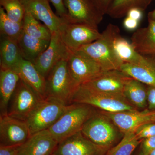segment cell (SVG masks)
Instances as JSON below:
<instances>
[{"instance_id": "obj_7", "label": "cell", "mask_w": 155, "mask_h": 155, "mask_svg": "<svg viewBox=\"0 0 155 155\" xmlns=\"http://www.w3.org/2000/svg\"><path fill=\"white\" fill-rule=\"evenodd\" d=\"M43 99L33 89L20 79L9 103L8 115L25 121Z\"/></svg>"}, {"instance_id": "obj_43", "label": "cell", "mask_w": 155, "mask_h": 155, "mask_svg": "<svg viewBox=\"0 0 155 155\" xmlns=\"http://www.w3.org/2000/svg\"><path fill=\"white\" fill-rule=\"evenodd\" d=\"M87 1H89V2H90V1H89V0H87ZM90 3H91V2H90Z\"/></svg>"}, {"instance_id": "obj_29", "label": "cell", "mask_w": 155, "mask_h": 155, "mask_svg": "<svg viewBox=\"0 0 155 155\" xmlns=\"http://www.w3.org/2000/svg\"><path fill=\"white\" fill-rule=\"evenodd\" d=\"M143 140L137 138L134 131L127 132L120 142L108 150L105 155H131Z\"/></svg>"}, {"instance_id": "obj_38", "label": "cell", "mask_w": 155, "mask_h": 155, "mask_svg": "<svg viewBox=\"0 0 155 155\" xmlns=\"http://www.w3.org/2000/svg\"><path fill=\"white\" fill-rule=\"evenodd\" d=\"M144 11L138 8L130 9L127 12L126 16L140 22L143 17Z\"/></svg>"}, {"instance_id": "obj_12", "label": "cell", "mask_w": 155, "mask_h": 155, "mask_svg": "<svg viewBox=\"0 0 155 155\" xmlns=\"http://www.w3.org/2000/svg\"><path fill=\"white\" fill-rule=\"evenodd\" d=\"M108 150L95 144L80 131L59 143L52 155H105Z\"/></svg>"}, {"instance_id": "obj_6", "label": "cell", "mask_w": 155, "mask_h": 155, "mask_svg": "<svg viewBox=\"0 0 155 155\" xmlns=\"http://www.w3.org/2000/svg\"><path fill=\"white\" fill-rule=\"evenodd\" d=\"M117 128L104 114L95 112L85 122L81 131L95 144L109 150L113 147L118 137Z\"/></svg>"}, {"instance_id": "obj_20", "label": "cell", "mask_w": 155, "mask_h": 155, "mask_svg": "<svg viewBox=\"0 0 155 155\" xmlns=\"http://www.w3.org/2000/svg\"><path fill=\"white\" fill-rule=\"evenodd\" d=\"M148 20L147 26L137 29L134 32L131 43L141 54L155 56V21Z\"/></svg>"}, {"instance_id": "obj_32", "label": "cell", "mask_w": 155, "mask_h": 155, "mask_svg": "<svg viewBox=\"0 0 155 155\" xmlns=\"http://www.w3.org/2000/svg\"><path fill=\"white\" fill-rule=\"evenodd\" d=\"M96 9L103 15L107 14L113 0H89Z\"/></svg>"}, {"instance_id": "obj_4", "label": "cell", "mask_w": 155, "mask_h": 155, "mask_svg": "<svg viewBox=\"0 0 155 155\" xmlns=\"http://www.w3.org/2000/svg\"><path fill=\"white\" fill-rule=\"evenodd\" d=\"M72 102L85 104L110 113L137 110L124 96L100 92L83 85L78 87Z\"/></svg>"}, {"instance_id": "obj_18", "label": "cell", "mask_w": 155, "mask_h": 155, "mask_svg": "<svg viewBox=\"0 0 155 155\" xmlns=\"http://www.w3.org/2000/svg\"><path fill=\"white\" fill-rule=\"evenodd\" d=\"M12 70L17 72L20 79L33 89L42 98H46L45 78L33 63L22 59Z\"/></svg>"}, {"instance_id": "obj_41", "label": "cell", "mask_w": 155, "mask_h": 155, "mask_svg": "<svg viewBox=\"0 0 155 155\" xmlns=\"http://www.w3.org/2000/svg\"><path fill=\"white\" fill-rule=\"evenodd\" d=\"M153 122H155V110L153 114Z\"/></svg>"}, {"instance_id": "obj_2", "label": "cell", "mask_w": 155, "mask_h": 155, "mask_svg": "<svg viewBox=\"0 0 155 155\" xmlns=\"http://www.w3.org/2000/svg\"><path fill=\"white\" fill-rule=\"evenodd\" d=\"M67 59L60 61L46 78V98L56 100L66 105L72 104L73 94L78 86L68 69Z\"/></svg>"}, {"instance_id": "obj_5", "label": "cell", "mask_w": 155, "mask_h": 155, "mask_svg": "<svg viewBox=\"0 0 155 155\" xmlns=\"http://www.w3.org/2000/svg\"><path fill=\"white\" fill-rule=\"evenodd\" d=\"M69 106L51 99L42 100L25 121L31 135L49 129L66 111Z\"/></svg>"}, {"instance_id": "obj_9", "label": "cell", "mask_w": 155, "mask_h": 155, "mask_svg": "<svg viewBox=\"0 0 155 155\" xmlns=\"http://www.w3.org/2000/svg\"><path fill=\"white\" fill-rule=\"evenodd\" d=\"M61 38L71 52L93 42L100 37L98 28L84 24L65 22L60 31Z\"/></svg>"}, {"instance_id": "obj_40", "label": "cell", "mask_w": 155, "mask_h": 155, "mask_svg": "<svg viewBox=\"0 0 155 155\" xmlns=\"http://www.w3.org/2000/svg\"><path fill=\"white\" fill-rule=\"evenodd\" d=\"M149 155H155V149L153 150L152 152L150 153Z\"/></svg>"}, {"instance_id": "obj_14", "label": "cell", "mask_w": 155, "mask_h": 155, "mask_svg": "<svg viewBox=\"0 0 155 155\" xmlns=\"http://www.w3.org/2000/svg\"><path fill=\"white\" fill-rule=\"evenodd\" d=\"M30 136V130L25 121L8 114L0 116L1 145H21Z\"/></svg>"}, {"instance_id": "obj_25", "label": "cell", "mask_w": 155, "mask_h": 155, "mask_svg": "<svg viewBox=\"0 0 155 155\" xmlns=\"http://www.w3.org/2000/svg\"><path fill=\"white\" fill-rule=\"evenodd\" d=\"M123 94L136 108L143 109L147 104V87L143 84L131 78L125 84Z\"/></svg>"}, {"instance_id": "obj_27", "label": "cell", "mask_w": 155, "mask_h": 155, "mask_svg": "<svg viewBox=\"0 0 155 155\" xmlns=\"http://www.w3.org/2000/svg\"><path fill=\"white\" fill-rule=\"evenodd\" d=\"M22 25L24 32L28 35L40 39L51 40L52 33L49 29L26 11Z\"/></svg>"}, {"instance_id": "obj_30", "label": "cell", "mask_w": 155, "mask_h": 155, "mask_svg": "<svg viewBox=\"0 0 155 155\" xmlns=\"http://www.w3.org/2000/svg\"><path fill=\"white\" fill-rule=\"evenodd\" d=\"M0 5L9 19L14 22H22L25 10L20 0H0Z\"/></svg>"}, {"instance_id": "obj_33", "label": "cell", "mask_w": 155, "mask_h": 155, "mask_svg": "<svg viewBox=\"0 0 155 155\" xmlns=\"http://www.w3.org/2000/svg\"><path fill=\"white\" fill-rule=\"evenodd\" d=\"M49 1L54 7L57 15L63 18L66 22L67 17V11L64 5V0H49Z\"/></svg>"}, {"instance_id": "obj_24", "label": "cell", "mask_w": 155, "mask_h": 155, "mask_svg": "<svg viewBox=\"0 0 155 155\" xmlns=\"http://www.w3.org/2000/svg\"><path fill=\"white\" fill-rule=\"evenodd\" d=\"M17 42L1 36L0 44L1 68L13 69L21 59Z\"/></svg>"}, {"instance_id": "obj_19", "label": "cell", "mask_w": 155, "mask_h": 155, "mask_svg": "<svg viewBox=\"0 0 155 155\" xmlns=\"http://www.w3.org/2000/svg\"><path fill=\"white\" fill-rule=\"evenodd\" d=\"M119 70L147 86L155 87V56H149L143 64L123 63Z\"/></svg>"}, {"instance_id": "obj_36", "label": "cell", "mask_w": 155, "mask_h": 155, "mask_svg": "<svg viewBox=\"0 0 155 155\" xmlns=\"http://www.w3.org/2000/svg\"><path fill=\"white\" fill-rule=\"evenodd\" d=\"M18 146H0V155H18Z\"/></svg>"}, {"instance_id": "obj_10", "label": "cell", "mask_w": 155, "mask_h": 155, "mask_svg": "<svg viewBox=\"0 0 155 155\" xmlns=\"http://www.w3.org/2000/svg\"><path fill=\"white\" fill-rule=\"evenodd\" d=\"M67 11L66 22L84 24L98 28L104 15L87 0H64Z\"/></svg>"}, {"instance_id": "obj_8", "label": "cell", "mask_w": 155, "mask_h": 155, "mask_svg": "<svg viewBox=\"0 0 155 155\" xmlns=\"http://www.w3.org/2000/svg\"><path fill=\"white\" fill-rule=\"evenodd\" d=\"M67 65L72 79L78 86L104 72L96 61L80 50L71 52L67 60Z\"/></svg>"}, {"instance_id": "obj_1", "label": "cell", "mask_w": 155, "mask_h": 155, "mask_svg": "<svg viewBox=\"0 0 155 155\" xmlns=\"http://www.w3.org/2000/svg\"><path fill=\"white\" fill-rule=\"evenodd\" d=\"M120 35L117 25L110 23L93 42L83 46L80 49L96 61L103 71L119 70L123 64L114 50V40Z\"/></svg>"}, {"instance_id": "obj_39", "label": "cell", "mask_w": 155, "mask_h": 155, "mask_svg": "<svg viewBox=\"0 0 155 155\" xmlns=\"http://www.w3.org/2000/svg\"><path fill=\"white\" fill-rule=\"evenodd\" d=\"M148 19L155 21V8L153 11H150L148 14Z\"/></svg>"}, {"instance_id": "obj_13", "label": "cell", "mask_w": 155, "mask_h": 155, "mask_svg": "<svg viewBox=\"0 0 155 155\" xmlns=\"http://www.w3.org/2000/svg\"><path fill=\"white\" fill-rule=\"evenodd\" d=\"M130 78L119 70L104 71L97 77L81 85L100 92L124 96V87Z\"/></svg>"}, {"instance_id": "obj_16", "label": "cell", "mask_w": 155, "mask_h": 155, "mask_svg": "<svg viewBox=\"0 0 155 155\" xmlns=\"http://www.w3.org/2000/svg\"><path fill=\"white\" fill-rule=\"evenodd\" d=\"M25 8L35 19L41 21L49 29L52 35L60 31L65 22L53 12L49 0H20Z\"/></svg>"}, {"instance_id": "obj_23", "label": "cell", "mask_w": 155, "mask_h": 155, "mask_svg": "<svg viewBox=\"0 0 155 155\" xmlns=\"http://www.w3.org/2000/svg\"><path fill=\"white\" fill-rule=\"evenodd\" d=\"M114 46L116 54L123 63L140 64L145 63L149 56H145L137 52L131 42L123 38L121 35L114 40Z\"/></svg>"}, {"instance_id": "obj_15", "label": "cell", "mask_w": 155, "mask_h": 155, "mask_svg": "<svg viewBox=\"0 0 155 155\" xmlns=\"http://www.w3.org/2000/svg\"><path fill=\"white\" fill-rule=\"evenodd\" d=\"M155 110H145L140 112L137 110L110 113L102 111L108 117L123 134L135 131L136 129L145 124L152 123Z\"/></svg>"}, {"instance_id": "obj_35", "label": "cell", "mask_w": 155, "mask_h": 155, "mask_svg": "<svg viewBox=\"0 0 155 155\" xmlns=\"http://www.w3.org/2000/svg\"><path fill=\"white\" fill-rule=\"evenodd\" d=\"M147 103L150 110H155V87L147 86Z\"/></svg>"}, {"instance_id": "obj_34", "label": "cell", "mask_w": 155, "mask_h": 155, "mask_svg": "<svg viewBox=\"0 0 155 155\" xmlns=\"http://www.w3.org/2000/svg\"><path fill=\"white\" fill-rule=\"evenodd\" d=\"M155 149V136L145 138L142 141V152L149 155Z\"/></svg>"}, {"instance_id": "obj_17", "label": "cell", "mask_w": 155, "mask_h": 155, "mask_svg": "<svg viewBox=\"0 0 155 155\" xmlns=\"http://www.w3.org/2000/svg\"><path fill=\"white\" fill-rule=\"evenodd\" d=\"M58 143L48 129L42 130L19 146L18 155H52Z\"/></svg>"}, {"instance_id": "obj_42", "label": "cell", "mask_w": 155, "mask_h": 155, "mask_svg": "<svg viewBox=\"0 0 155 155\" xmlns=\"http://www.w3.org/2000/svg\"><path fill=\"white\" fill-rule=\"evenodd\" d=\"M139 155H146L145 154H144V153H143L141 151V152L140 153V154Z\"/></svg>"}, {"instance_id": "obj_31", "label": "cell", "mask_w": 155, "mask_h": 155, "mask_svg": "<svg viewBox=\"0 0 155 155\" xmlns=\"http://www.w3.org/2000/svg\"><path fill=\"white\" fill-rule=\"evenodd\" d=\"M135 135L140 140L155 136V122L141 125L136 129Z\"/></svg>"}, {"instance_id": "obj_3", "label": "cell", "mask_w": 155, "mask_h": 155, "mask_svg": "<svg viewBox=\"0 0 155 155\" xmlns=\"http://www.w3.org/2000/svg\"><path fill=\"white\" fill-rule=\"evenodd\" d=\"M95 113L91 106L72 103L48 130L59 143L67 137L81 131L85 122Z\"/></svg>"}, {"instance_id": "obj_21", "label": "cell", "mask_w": 155, "mask_h": 155, "mask_svg": "<svg viewBox=\"0 0 155 155\" xmlns=\"http://www.w3.org/2000/svg\"><path fill=\"white\" fill-rule=\"evenodd\" d=\"M20 78L11 69H0V115H7L9 103Z\"/></svg>"}, {"instance_id": "obj_22", "label": "cell", "mask_w": 155, "mask_h": 155, "mask_svg": "<svg viewBox=\"0 0 155 155\" xmlns=\"http://www.w3.org/2000/svg\"><path fill=\"white\" fill-rule=\"evenodd\" d=\"M50 41L35 38L24 32L17 43L22 58L34 64L48 47Z\"/></svg>"}, {"instance_id": "obj_11", "label": "cell", "mask_w": 155, "mask_h": 155, "mask_svg": "<svg viewBox=\"0 0 155 155\" xmlns=\"http://www.w3.org/2000/svg\"><path fill=\"white\" fill-rule=\"evenodd\" d=\"M71 52L62 40L59 31L52 35L48 47L40 56L34 65L46 78L58 63L68 59Z\"/></svg>"}, {"instance_id": "obj_28", "label": "cell", "mask_w": 155, "mask_h": 155, "mask_svg": "<svg viewBox=\"0 0 155 155\" xmlns=\"http://www.w3.org/2000/svg\"><path fill=\"white\" fill-rule=\"evenodd\" d=\"M0 32L1 36L17 42L24 32L22 22L12 21L0 7Z\"/></svg>"}, {"instance_id": "obj_26", "label": "cell", "mask_w": 155, "mask_h": 155, "mask_svg": "<svg viewBox=\"0 0 155 155\" xmlns=\"http://www.w3.org/2000/svg\"><path fill=\"white\" fill-rule=\"evenodd\" d=\"M153 0H113L107 14L115 19L126 16L130 9L138 8L145 11Z\"/></svg>"}, {"instance_id": "obj_37", "label": "cell", "mask_w": 155, "mask_h": 155, "mask_svg": "<svg viewBox=\"0 0 155 155\" xmlns=\"http://www.w3.org/2000/svg\"><path fill=\"white\" fill-rule=\"evenodd\" d=\"M123 22V25L125 29L128 31L136 30L138 28L140 22L130 17L125 16Z\"/></svg>"}]
</instances>
